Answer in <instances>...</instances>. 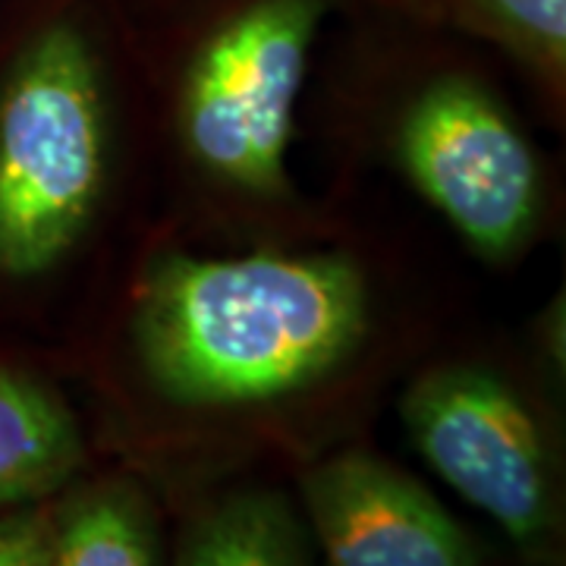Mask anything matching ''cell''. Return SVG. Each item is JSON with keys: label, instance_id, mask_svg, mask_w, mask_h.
<instances>
[{"label": "cell", "instance_id": "277c9868", "mask_svg": "<svg viewBox=\"0 0 566 566\" xmlns=\"http://www.w3.org/2000/svg\"><path fill=\"white\" fill-rule=\"evenodd\" d=\"M324 10V0H255L205 41L186 76L182 133L211 174L252 192L281 189Z\"/></svg>", "mask_w": 566, "mask_h": 566}, {"label": "cell", "instance_id": "ba28073f", "mask_svg": "<svg viewBox=\"0 0 566 566\" xmlns=\"http://www.w3.org/2000/svg\"><path fill=\"white\" fill-rule=\"evenodd\" d=\"M170 566H318L300 506L277 488L227 491L192 513Z\"/></svg>", "mask_w": 566, "mask_h": 566}, {"label": "cell", "instance_id": "6da1fadb", "mask_svg": "<svg viewBox=\"0 0 566 566\" xmlns=\"http://www.w3.org/2000/svg\"><path fill=\"white\" fill-rule=\"evenodd\" d=\"M368 300L340 255H170L145 281L136 349L180 406H245L322 381L363 344Z\"/></svg>", "mask_w": 566, "mask_h": 566}, {"label": "cell", "instance_id": "8992f818", "mask_svg": "<svg viewBox=\"0 0 566 566\" xmlns=\"http://www.w3.org/2000/svg\"><path fill=\"white\" fill-rule=\"evenodd\" d=\"M318 566H485L428 488L375 453L340 450L300 479Z\"/></svg>", "mask_w": 566, "mask_h": 566}, {"label": "cell", "instance_id": "9c48e42d", "mask_svg": "<svg viewBox=\"0 0 566 566\" xmlns=\"http://www.w3.org/2000/svg\"><path fill=\"white\" fill-rule=\"evenodd\" d=\"M54 566H167L145 491L104 479L54 497Z\"/></svg>", "mask_w": 566, "mask_h": 566}, {"label": "cell", "instance_id": "8fae6325", "mask_svg": "<svg viewBox=\"0 0 566 566\" xmlns=\"http://www.w3.org/2000/svg\"><path fill=\"white\" fill-rule=\"evenodd\" d=\"M0 566H54V497L0 510Z\"/></svg>", "mask_w": 566, "mask_h": 566}, {"label": "cell", "instance_id": "52a82bcc", "mask_svg": "<svg viewBox=\"0 0 566 566\" xmlns=\"http://www.w3.org/2000/svg\"><path fill=\"white\" fill-rule=\"evenodd\" d=\"M82 457L80 424L61 394L0 368V510L57 497Z\"/></svg>", "mask_w": 566, "mask_h": 566}, {"label": "cell", "instance_id": "7a4b0ae2", "mask_svg": "<svg viewBox=\"0 0 566 566\" xmlns=\"http://www.w3.org/2000/svg\"><path fill=\"white\" fill-rule=\"evenodd\" d=\"M104 180L98 66L73 22L22 48L0 92V271L29 277L63 259Z\"/></svg>", "mask_w": 566, "mask_h": 566}, {"label": "cell", "instance_id": "5b68a950", "mask_svg": "<svg viewBox=\"0 0 566 566\" xmlns=\"http://www.w3.org/2000/svg\"><path fill=\"white\" fill-rule=\"evenodd\" d=\"M412 186L485 259H506L538 218V164L526 136L479 82L424 85L400 126Z\"/></svg>", "mask_w": 566, "mask_h": 566}, {"label": "cell", "instance_id": "3957f363", "mask_svg": "<svg viewBox=\"0 0 566 566\" xmlns=\"http://www.w3.org/2000/svg\"><path fill=\"white\" fill-rule=\"evenodd\" d=\"M409 441L465 504L485 513L526 560L554 564L564 538L557 465L528 403L475 365L424 371L400 400Z\"/></svg>", "mask_w": 566, "mask_h": 566}, {"label": "cell", "instance_id": "30bf717a", "mask_svg": "<svg viewBox=\"0 0 566 566\" xmlns=\"http://www.w3.org/2000/svg\"><path fill=\"white\" fill-rule=\"evenodd\" d=\"M453 22L491 39L542 80L566 73V0H434Z\"/></svg>", "mask_w": 566, "mask_h": 566}]
</instances>
